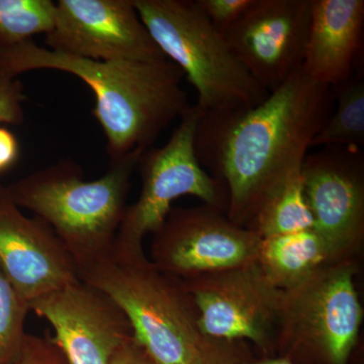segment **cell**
I'll return each mask as SVG.
<instances>
[{"mask_svg":"<svg viewBox=\"0 0 364 364\" xmlns=\"http://www.w3.org/2000/svg\"><path fill=\"white\" fill-rule=\"evenodd\" d=\"M182 280L195 301L203 337L249 341L264 353L274 348L284 291L257 262Z\"/></svg>","mask_w":364,"mask_h":364,"instance_id":"cell-8","label":"cell"},{"mask_svg":"<svg viewBox=\"0 0 364 364\" xmlns=\"http://www.w3.org/2000/svg\"><path fill=\"white\" fill-rule=\"evenodd\" d=\"M333 105L332 87L301 67L257 105L202 114L196 157L226 188L232 222L248 229L268 196L301 167Z\"/></svg>","mask_w":364,"mask_h":364,"instance_id":"cell-1","label":"cell"},{"mask_svg":"<svg viewBox=\"0 0 364 364\" xmlns=\"http://www.w3.org/2000/svg\"><path fill=\"white\" fill-rule=\"evenodd\" d=\"M52 51L95 61H159L166 57L153 41L133 0H59Z\"/></svg>","mask_w":364,"mask_h":364,"instance_id":"cell-10","label":"cell"},{"mask_svg":"<svg viewBox=\"0 0 364 364\" xmlns=\"http://www.w3.org/2000/svg\"><path fill=\"white\" fill-rule=\"evenodd\" d=\"M30 312L0 270V364H11L20 356Z\"/></svg>","mask_w":364,"mask_h":364,"instance_id":"cell-20","label":"cell"},{"mask_svg":"<svg viewBox=\"0 0 364 364\" xmlns=\"http://www.w3.org/2000/svg\"><path fill=\"white\" fill-rule=\"evenodd\" d=\"M363 0H312L303 70L334 87L359 70L363 55Z\"/></svg>","mask_w":364,"mask_h":364,"instance_id":"cell-15","label":"cell"},{"mask_svg":"<svg viewBox=\"0 0 364 364\" xmlns=\"http://www.w3.org/2000/svg\"><path fill=\"white\" fill-rule=\"evenodd\" d=\"M0 270L28 306L79 282L73 258L39 218L26 217L0 186Z\"/></svg>","mask_w":364,"mask_h":364,"instance_id":"cell-14","label":"cell"},{"mask_svg":"<svg viewBox=\"0 0 364 364\" xmlns=\"http://www.w3.org/2000/svg\"><path fill=\"white\" fill-rule=\"evenodd\" d=\"M242 364H293L287 358H263L259 360H247L243 361Z\"/></svg>","mask_w":364,"mask_h":364,"instance_id":"cell-27","label":"cell"},{"mask_svg":"<svg viewBox=\"0 0 364 364\" xmlns=\"http://www.w3.org/2000/svg\"><path fill=\"white\" fill-rule=\"evenodd\" d=\"M76 268L81 282L104 291L123 310L134 339L157 364H189L202 351L205 337L183 280L155 267L143 248L114 240Z\"/></svg>","mask_w":364,"mask_h":364,"instance_id":"cell-3","label":"cell"},{"mask_svg":"<svg viewBox=\"0 0 364 364\" xmlns=\"http://www.w3.org/2000/svg\"><path fill=\"white\" fill-rule=\"evenodd\" d=\"M142 153L109 161L95 181H85L78 163L63 159L2 186L14 205L51 228L76 265L104 253L116 238Z\"/></svg>","mask_w":364,"mask_h":364,"instance_id":"cell-4","label":"cell"},{"mask_svg":"<svg viewBox=\"0 0 364 364\" xmlns=\"http://www.w3.org/2000/svg\"><path fill=\"white\" fill-rule=\"evenodd\" d=\"M254 0H196L202 11L220 32L234 25L243 14L252 6Z\"/></svg>","mask_w":364,"mask_h":364,"instance_id":"cell-22","label":"cell"},{"mask_svg":"<svg viewBox=\"0 0 364 364\" xmlns=\"http://www.w3.org/2000/svg\"><path fill=\"white\" fill-rule=\"evenodd\" d=\"M301 178L314 229L336 261L354 259L364 238L363 151L326 147L306 154Z\"/></svg>","mask_w":364,"mask_h":364,"instance_id":"cell-12","label":"cell"},{"mask_svg":"<svg viewBox=\"0 0 364 364\" xmlns=\"http://www.w3.org/2000/svg\"><path fill=\"white\" fill-rule=\"evenodd\" d=\"M109 364H157L135 339L122 346L112 356Z\"/></svg>","mask_w":364,"mask_h":364,"instance_id":"cell-26","label":"cell"},{"mask_svg":"<svg viewBox=\"0 0 364 364\" xmlns=\"http://www.w3.org/2000/svg\"><path fill=\"white\" fill-rule=\"evenodd\" d=\"M312 0H254L223 32L242 65L267 92L303 67Z\"/></svg>","mask_w":364,"mask_h":364,"instance_id":"cell-11","label":"cell"},{"mask_svg":"<svg viewBox=\"0 0 364 364\" xmlns=\"http://www.w3.org/2000/svg\"><path fill=\"white\" fill-rule=\"evenodd\" d=\"M57 4L52 0H0V49L51 32Z\"/></svg>","mask_w":364,"mask_h":364,"instance_id":"cell-19","label":"cell"},{"mask_svg":"<svg viewBox=\"0 0 364 364\" xmlns=\"http://www.w3.org/2000/svg\"><path fill=\"white\" fill-rule=\"evenodd\" d=\"M26 100L23 82L0 67V126H21Z\"/></svg>","mask_w":364,"mask_h":364,"instance_id":"cell-21","label":"cell"},{"mask_svg":"<svg viewBox=\"0 0 364 364\" xmlns=\"http://www.w3.org/2000/svg\"><path fill=\"white\" fill-rule=\"evenodd\" d=\"M335 112L314 136L311 148L361 149L364 144V77L360 69L332 87Z\"/></svg>","mask_w":364,"mask_h":364,"instance_id":"cell-18","label":"cell"},{"mask_svg":"<svg viewBox=\"0 0 364 364\" xmlns=\"http://www.w3.org/2000/svg\"><path fill=\"white\" fill-rule=\"evenodd\" d=\"M356 273L355 260H341L282 291L275 335L282 358L348 363L363 321Z\"/></svg>","mask_w":364,"mask_h":364,"instance_id":"cell-6","label":"cell"},{"mask_svg":"<svg viewBox=\"0 0 364 364\" xmlns=\"http://www.w3.org/2000/svg\"><path fill=\"white\" fill-rule=\"evenodd\" d=\"M240 342L205 338L202 351L189 364H242L237 351Z\"/></svg>","mask_w":364,"mask_h":364,"instance_id":"cell-24","label":"cell"},{"mask_svg":"<svg viewBox=\"0 0 364 364\" xmlns=\"http://www.w3.org/2000/svg\"><path fill=\"white\" fill-rule=\"evenodd\" d=\"M203 112L191 105L162 147L144 151L136 168L142 179L138 200L128 205L114 240L142 248L148 234H154L183 196H196L205 205L226 213L229 198L224 184L205 171L196 154V134Z\"/></svg>","mask_w":364,"mask_h":364,"instance_id":"cell-7","label":"cell"},{"mask_svg":"<svg viewBox=\"0 0 364 364\" xmlns=\"http://www.w3.org/2000/svg\"><path fill=\"white\" fill-rule=\"evenodd\" d=\"M152 235L149 259L181 279L256 262L262 240L205 203L171 208Z\"/></svg>","mask_w":364,"mask_h":364,"instance_id":"cell-9","label":"cell"},{"mask_svg":"<svg viewBox=\"0 0 364 364\" xmlns=\"http://www.w3.org/2000/svg\"><path fill=\"white\" fill-rule=\"evenodd\" d=\"M256 262L273 286L287 291L320 268L338 261L325 239L312 228L262 239Z\"/></svg>","mask_w":364,"mask_h":364,"instance_id":"cell-16","label":"cell"},{"mask_svg":"<svg viewBox=\"0 0 364 364\" xmlns=\"http://www.w3.org/2000/svg\"><path fill=\"white\" fill-rule=\"evenodd\" d=\"M0 67L11 75L35 70L72 74L92 90V116L107 140L109 161L152 147L163 131L191 105L184 73L170 60L95 61L41 47L33 41L0 49Z\"/></svg>","mask_w":364,"mask_h":364,"instance_id":"cell-2","label":"cell"},{"mask_svg":"<svg viewBox=\"0 0 364 364\" xmlns=\"http://www.w3.org/2000/svg\"><path fill=\"white\" fill-rule=\"evenodd\" d=\"M11 364H69L51 338L26 335L18 358Z\"/></svg>","mask_w":364,"mask_h":364,"instance_id":"cell-23","label":"cell"},{"mask_svg":"<svg viewBox=\"0 0 364 364\" xmlns=\"http://www.w3.org/2000/svg\"><path fill=\"white\" fill-rule=\"evenodd\" d=\"M54 328L55 343L69 364H109L134 339L130 321L104 291L79 282L28 305Z\"/></svg>","mask_w":364,"mask_h":364,"instance_id":"cell-13","label":"cell"},{"mask_svg":"<svg viewBox=\"0 0 364 364\" xmlns=\"http://www.w3.org/2000/svg\"><path fill=\"white\" fill-rule=\"evenodd\" d=\"M312 228L314 220L306 203L299 167L268 196L248 229L264 239Z\"/></svg>","mask_w":364,"mask_h":364,"instance_id":"cell-17","label":"cell"},{"mask_svg":"<svg viewBox=\"0 0 364 364\" xmlns=\"http://www.w3.org/2000/svg\"><path fill=\"white\" fill-rule=\"evenodd\" d=\"M21 157V144L13 131L0 126V174L13 168Z\"/></svg>","mask_w":364,"mask_h":364,"instance_id":"cell-25","label":"cell"},{"mask_svg":"<svg viewBox=\"0 0 364 364\" xmlns=\"http://www.w3.org/2000/svg\"><path fill=\"white\" fill-rule=\"evenodd\" d=\"M136 11L164 56L184 73L203 114L250 107L268 93L230 49L225 36L196 0H133Z\"/></svg>","mask_w":364,"mask_h":364,"instance_id":"cell-5","label":"cell"}]
</instances>
